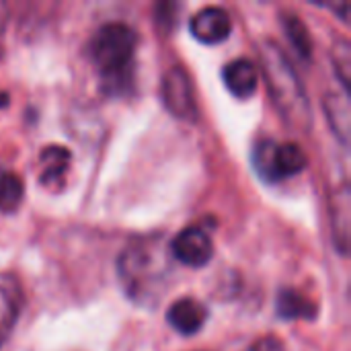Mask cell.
<instances>
[{"instance_id":"obj_1","label":"cell","mask_w":351,"mask_h":351,"mask_svg":"<svg viewBox=\"0 0 351 351\" xmlns=\"http://www.w3.org/2000/svg\"><path fill=\"white\" fill-rule=\"evenodd\" d=\"M171 253L158 237L134 241L117 259L119 282L130 300L140 306H154L162 298L171 274Z\"/></svg>"},{"instance_id":"obj_2","label":"cell","mask_w":351,"mask_h":351,"mask_svg":"<svg viewBox=\"0 0 351 351\" xmlns=\"http://www.w3.org/2000/svg\"><path fill=\"white\" fill-rule=\"evenodd\" d=\"M138 37L125 23H107L90 39V60L109 97L125 95L134 82Z\"/></svg>"},{"instance_id":"obj_3","label":"cell","mask_w":351,"mask_h":351,"mask_svg":"<svg viewBox=\"0 0 351 351\" xmlns=\"http://www.w3.org/2000/svg\"><path fill=\"white\" fill-rule=\"evenodd\" d=\"M261 62H263V72L267 78L271 99L276 107L282 111L284 119L298 125H302V121H308L311 109H308L306 93L294 68L290 66V62L274 41L261 47Z\"/></svg>"},{"instance_id":"obj_4","label":"cell","mask_w":351,"mask_h":351,"mask_svg":"<svg viewBox=\"0 0 351 351\" xmlns=\"http://www.w3.org/2000/svg\"><path fill=\"white\" fill-rule=\"evenodd\" d=\"M306 154L296 142L259 140L253 148V167L265 183H280L306 169Z\"/></svg>"},{"instance_id":"obj_5","label":"cell","mask_w":351,"mask_h":351,"mask_svg":"<svg viewBox=\"0 0 351 351\" xmlns=\"http://www.w3.org/2000/svg\"><path fill=\"white\" fill-rule=\"evenodd\" d=\"M162 103L177 119L195 121L199 115L191 76L181 66H173L162 76Z\"/></svg>"},{"instance_id":"obj_6","label":"cell","mask_w":351,"mask_h":351,"mask_svg":"<svg viewBox=\"0 0 351 351\" xmlns=\"http://www.w3.org/2000/svg\"><path fill=\"white\" fill-rule=\"evenodd\" d=\"M169 253L175 261L187 267H204L214 257V243L206 228L189 226L183 228L171 243Z\"/></svg>"},{"instance_id":"obj_7","label":"cell","mask_w":351,"mask_h":351,"mask_svg":"<svg viewBox=\"0 0 351 351\" xmlns=\"http://www.w3.org/2000/svg\"><path fill=\"white\" fill-rule=\"evenodd\" d=\"M189 27H191V33L197 41L208 43V45H216V43H222L228 39V35L232 31V21L224 8L206 6L191 16Z\"/></svg>"},{"instance_id":"obj_8","label":"cell","mask_w":351,"mask_h":351,"mask_svg":"<svg viewBox=\"0 0 351 351\" xmlns=\"http://www.w3.org/2000/svg\"><path fill=\"white\" fill-rule=\"evenodd\" d=\"M72 154L64 146H45L39 154V183L49 191H60L66 183Z\"/></svg>"},{"instance_id":"obj_9","label":"cell","mask_w":351,"mask_h":351,"mask_svg":"<svg viewBox=\"0 0 351 351\" xmlns=\"http://www.w3.org/2000/svg\"><path fill=\"white\" fill-rule=\"evenodd\" d=\"M169 325L181 335H195L208 321V311L195 298H181L171 304L167 313Z\"/></svg>"},{"instance_id":"obj_10","label":"cell","mask_w":351,"mask_h":351,"mask_svg":"<svg viewBox=\"0 0 351 351\" xmlns=\"http://www.w3.org/2000/svg\"><path fill=\"white\" fill-rule=\"evenodd\" d=\"M222 78L228 93L237 99H251L257 93V66L247 58L228 62L222 70Z\"/></svg>"},{"instance_id":"obj_11","label":"cell","mask_w":351,"mask_h":351,"mask_svg":"<svg viewBox=\"0 0 351 351\" xmlns=\"http://www.w3.org/2000/svg\"><path fill=\"white\" fill-rule=\"evenodd\" d=\"M21 302L23 296L19 284L8 276H0V350L19 321Z\"/></svg>"},{"instance_id":"obj_12","label":"cell","mask_w":351,"mask_h":351,"mask_svg":"<svg viewBox=\"0 0 351 351\" xmlns=\"http://www.w3.org/2000/svg\"><path fill=\"white\" fill-rule=\"evenodd\" d=\"M276 308H278L280 319H286V321H300V319L302 321H315L319 315L317 304L308 296H304L292 288H286L278 294Z\"/></svg>"},{"instance_id":"obj_13","label":"cell","mask_w":351,"mask_h":351,"mask_svg":"<svg viewBox=\"0 0 351 351\" xmlns=\"http://www.w3.org/2000/svg\"><path fill=\"white\" fill-rule=\"evenodd\" d=\"M333 206H335V210H333L335 245L346 255L348 247H350V187H348V183H343L341 189L335 193Z\"/></svg>"},{"instance_id":"obj_14","label":"cell","mask_w":351,"mask_h":351,"mask_svg":"<svg viewBox=\"0 0 351 351\" xmlns=\"http://www.w3.org/2000/svg\"><path fill=\"white\" fill-rule=\"evenodd\" d=\"M350 93H329L325 107H327V119L333 128V132L341 138V142H348L350 136Z\"/></svg>"},{"instance_id":"obj_15","label":"cell","mask_w":351,"mask_h":351,"mask_svg":"<svg viewBox=\"0 0 351 351\" xmlns=\"http://www.w3.org/2000/svg\"><path fill=\"white\" fill-rule=\"evenodd\" d=\"M25 185L16 173H2L0 175V212L12 214L19 210L23 202Z\"/></svg>"},{"instance_id":"obj_16","label":"cell","mask_w":351,"mask_h":351,"mask_svg":"<svg viewBox=\"0 0 351 351\" xmlns=\"http://www.w3.org/2000/svg\"><path fill=\"white\" fill-rule=\"evenodd\" d=\"M282 25L288 33V39L290 43L294 45V49L302 56V58H311V51H313V41H311V35H308V29L306 25L292 12L288 14H282Z\"/></svg>"},{"instance_id":"obj_17","label":"cell","mask_w":351,"mask_h":351,"mask_svg":"<svg viewBox=\"0 0 351 351\" xmlns=\"http://www.w3.org/2000/svg\"><path fill=\"white\" fill-rule=\"evenodd\" d=\"M333 58H335V72L343 84V88L348 90L350 88V68H351V60H350V43L343 39L339 43V47H335L333 51Z\"/></svg>"},{"instance_id":"obj_18","label":"cell","mask_w":351,"mask_h":351,"mask_svg":"<svg viewBox=\"0 0 351 351\" xmlns=\"http://www.w3.org/2000/svg\"><path fill=\"white\" fill-rule=\"evenodd\" d=\"M247 351H286L282 339H278L276 335H265L261 339H257L253 346H249Z\"/></svg>"},{"instance_id":"obj_19","label":"cell","mask_w":351,"mask_h":351,"mask_svg":"<svg viewBox=\"0 0 351 351\" xmlns=\"http://www.w3.org/2000/svg\"><path fill=\"white\" fill-rule=\"evenodd\" d=\"M6 21H8V8H6L4 2H0V33H2L4 27H6Z\"/></svg>"},{"instance_id":"obj_20","label":"cell","mask_w":351,"mask_h":351,"mask_svg":"<svg viewBox=\"0 0 351 351\" xmlns=\"http://www.w3.org/2000/svg\"><path fill=\"white\" fill-rule=\"evenodd\" d=\"M323 6H325V8H331L333 12L339 8L337 4H323ZM341 8H343V14H341V19H343V21H348V16H350V4H341Z\"/></svg>"},{"instance_id":"obj_21","label":"cell","mask_w":351,"mask_h":351,"mask_svg":"<svg viewBox=\"0 0 351 351\" xmlns=\"http://www.w3.org/2000/svg\"><path fill=\"white\" fill-rule=\"evenodd\" d=\"M8 105V95L4 90H0V111Z\"/></svg>"}]
</instances>
